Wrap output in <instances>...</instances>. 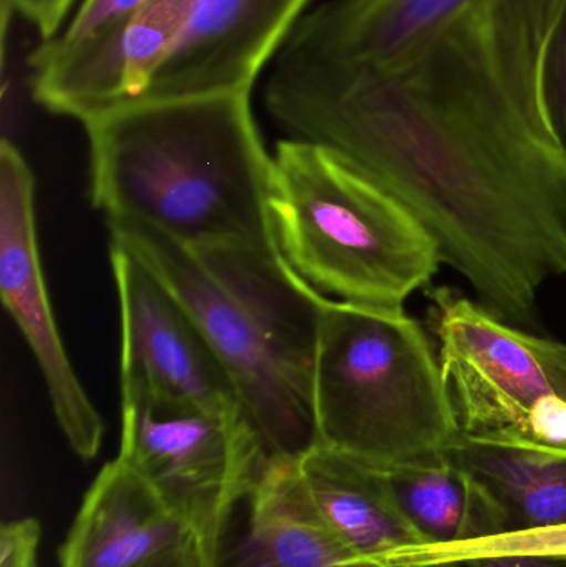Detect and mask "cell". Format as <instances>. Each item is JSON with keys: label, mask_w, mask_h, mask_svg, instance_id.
<instances>
[{"label": "cell", "mask_w": 566, "mask_h": 567, "mask_svg": "<svg viewBox=\"0 0 566 567\" xmlns=\"http://www.w3.org/2000/svg\"><path fill=\"white\" fill-rule=\"evenodd\" d=\"M562 2L498 0L381 65L278 59L265 90L291 138L401 199L504 322L566 272V153L541 93Z\"/></svg>", "instance_id": "obj_1"}, {"label": "cell", "mask_w": 566, "mask_h": 567, "mask_svg": "<svg viewBox=\"0 0 566 567\" xmlns=\"http://www.w3.org/2000/svg\"><path fill=\"white\" fill-rule=\"evenodd\" d=\"M85 128L90 196L109 223L145 226L189 248L278 249L272 156L249 93L136 103Z\"/></svg>", "instance_id": "obj_2"}, {"label": "cell", "mask_w": 566, "mask_h": 567, "mask_svg": "<svg viewBox=\"0 0 566 567\" xmlns=\"http://www.w3.org/2000/svg\"><path fill=\"white\" fill-rule=\"evenodd\" d=\"M109 228L110 243L138 259L205 333L268 455L299 458L318 445L315 362L328 297L278 249L189 248L132 223Z\"/></svg>", "instance_id": "obj_3"}, {"label": "cell", "mask_w": 566, "mask_h": 567, "mask_svg": "<svg viewBox=\"0 0 566 567\" xmlns=\"http://www.w3.org/2000/svg\"><path fill=\"white\" fill-rule=\"evenodd\" d=\"M269 216L285 261L344 302L402 309L442 262L438 239L401 199L316 143L276 145Z\"/></svg>", "instance_id": "obj_4"}, {"label": "cell", "mask_w": 566, "mask_h": 567, "mask_svg": "<svg viewBox=\"0 0 566 567\" xmlns=\"http://www.w3.org/2000/svg\"><path fill=\"white\" fill-rule=\"evenodd\" d=\"M318 445L372 465L439 455L459 435L439 357L402 309L326 300L315 362Z\"/></svg>", "instance_id": "obj_5"}, {"label": "cell", "mask_w": 566, "mask_h": 567, "mask_svg": "<svg viewBox=\"0 0 566 567\" xmlns=\"http://www.w3.org/2000/svg\"><path fill=\"white\" fill-rule=\"evenodd\" d=\"M431 327L461 433L566 456V343L514 329L447 287Z\"/></svg>", "instance_id": "obj_6"}, {"label": "cell", "mask_w": 566, "mask_h": 567, "mask_svg": "<svg viewBox=\"0 0 566 567\" xmlns=\"http://www.w3.org/2000/svg\"><path fill=\"white\" fill-rule=\"evenodd\" d=\"M120 458L188 526L206 558L271 456L245 415L122 393Z\"/></svg>", "instance_id": "obj_7"}, {"label": "cell", "mask_w": 566, "mask_h": 567, "mask_svg": "<svg viewBox=\"0 0 566 567\" xmlns=\"http://www.w3.org/2000/svg\"><path fill=\"white\" fill-rule=\"evenodd\" d=\"M35 179L9 140L0 146V293L29 343L60 430L83 460L99 455L103 420L66 355L40 261L35 225Z\"/></svg>", "instance_id": "obj_8"}, {"label": "cell", "mask_w": 566, "mask_h": 567, "mask_svg": "<svg viewBox=\"0 0 566 567\" xmlns=\"http://www.w3.org/2000/svg\"><path fill=\"white\" fill-rule=\"evenodd\" d=\"M110 262L122 317V393L243 413L231 377L179 300L112 243Z\"/></svg>", "instance_id": "obj_9"}, {"label": "cell", "mask_w": 566, "mask_h": 567, "mask_svg": "<svg viewBox=\"0 0 566 567\" xmlns=\"http://www.w3.org/2000/svg\"><path fill=\"white\" fill-rule=\"evenodd\" d=\"M189 0H146L115 25L65 52L39 49L30 56L33 99L83 125L145 102L156 70L168 55Z\"/></svg>", "instance_id": "obj_10"}, {"label": "cell", "mask_w": 566, "mask_h": 567, "mask_svg": "<svg viewBox=\"0 0 566 567\" xmlns=\"http://www.w3.org/2000/svg\"><path fill=\"white\" fill-rule=\"evenodd\" d=\"M309 0H189L145 102L251 93ZM142 102V103H145Z\"/></svg>", "instance_id": "obj_11"}, {"label": "cell", "mask_w": 566, "mask_h": 567, "mask_svg": "<svg viewBox=\"0 0 566 567\" xmlns=\"http://www.w3.org/2000/svg\"><path fill=\"white\" fill-rule=\"evenodd\" d=\"M208 567H384L362 565L319 513L298 458H271L229 513Z\"/></svg>", "instance_id": "obj_12"}, {"label": "cell", "mask_w": 566, "mask_h": 567, "mask_svg": "<svg viewBox=\"0 0 566 567\" xmlns=\"http://www.w3.org/2000/svg\"><path fill=\"white\" fill-rule=\"evenodd\" d=\"M498 0H329L302 17L278 59L381 65Z\"/></svg>", "instance_id": "obj_13"}, {"label": "cell", "mask_w": 566, "mask_h": 567, "mask_svg": "<svg viewBox=\"0 0 566 567\" xmlns=\"http://www.w3.org/2000/svg\"><path fill=\"white\" fill-rule=\"evenodd\" d=\"M196 539L162 496L116 456L90 486L59 551L60 567H135Z\"/></svg>", "instance_id": "obj_14"}, {"label": "cell", "mask_w": 566, "mask_h": 567, "mask_svg": "<svg viewBox=\"0 0 566 567\" xmlns=\"http://www.w3.org/2000/svg\"><path fill=\"white\" fill-rule=\"evenodd\" d=\"M322 518L362 565L389 566L394 553L422 545L378 465L325 445L298 458Z\"/></svg>", "instance_id": "obj_15"}, {"label": "cell", "mask_w": 566, "mask_h": 567, "mask_svg": "<svg viewBox=\"0 0 566 567\" xmlns=\"http://www.w3.org/2000/svg\"><path fill=\"white\" fill-rule=\"evenodd\" d=\"M379 468L422 545H454L507 533L501 506L474 476L441 453Z\"/></svg>", "instance_id": "obj_16"}, {"label": "cell", "mask_w": 566, "mask_h": 567, "mask_svg": "<svg viewBox=\"0 0 566 567\" xmlns=\"http://www.w3.org/2000/svg\"><path fill=\"white\" fill-rule=\"evenodd\" d=\"M441 455L501 506L507 533L566 525V456L461 435Z\"/></svg>", "instance_id": "obj_17"}, {"label": "cell", "mask_w": 566, "mask_h": 567, "mask_svg": "<svg viewBox=\"0 0 566 567\" xmlns=\"http://www.w3.org/2000/svg\"><path fill=\"white\" fill-rule=\"evenodd\" d=\"M538 556L566 559V525L531 532L502 533L454 545H418L394 553L391 567H455L472 559Z\"/></svg>", "instance_id": "obj_18"}, {"label": "cell", "mask_w": 566, "mask_h": 567, "mask_svg": "<svg viewBox=\"0 0 566 567\" xmlns=\"http://www.w3.org/2000/svg\"><path fill=\"white\" fill-rule=\"evenodd\" d=\"M541 93L552 132L566 153V0L562 2L545 43Z\"/></svg>", "instance_id": "obj_19"}, {"label": "cell", "mask_w": 566, "mask_h": 567, "mask_svg": "<svg viewBox=\"0 0 566 567\" xmlns=\"http://www.w3.org/2000/svg\"><path fill=\"white\" fill-rule=\"evenodd\" d=\"M145 2L146 0H83L65 32L43 43L40 49L50 53L65 52L132 16Z\"/></svg>", "instance_id": "obj_20"}, {"label": "cell", "mask_w": 566, "mask_h": 567, "mask_svg": "<svg viewBox=\"0 0 566 567\" xmlns=\"http://www.w3.org/2000/svg\"><path fill=\"white\" fill-rule=\"evenodd\" d=\"M42 529L33 518L3 523L0 528V567H39Z\"/></svg>", "instance_id": "obj_21"}, {"label": "cell", "mask_w": 566, "mask_h": 567, "mask_svg": "<svg viewBox=\"0 0 566 567\" xmlns=\"http://www.w3.org/2000/svg\"><path fill=\"white\" fill-rule=\"evenodd\" d=\"M75 0H2L3 20L10 12L20 13L42 33L43 40L55 39Z\"/></svg>", "instance_id": "obj_22"}, {"label": "cell", "mask_w": 566, "mask_h": 567, "mask_svg": "<svg viewBox=\"0 0 566 567\" xmlns=\"http://www.w3.org/2000/svg\"><path fill=\"white\" fill-rule=\"evenodd\" d=\"M135 567H208V558L198 539H189L185 545L176 546Z\"/></svg>", "instance_id": "obj_23"}, {"label": "cell", "mask_w": 566, "mask_h": 567, "mask_svg": "<svg viewBox=\"0 0 566 567\" xmlns=\"http://www.w3.org/2000/svg\"><path fill=\"white\" fill-rule=\"evenodd\" d=\"M459 567H566V559L538 558V556H497L472 559Z\"/></svg>", "instance_id": "obj_24"}]
</instances>
